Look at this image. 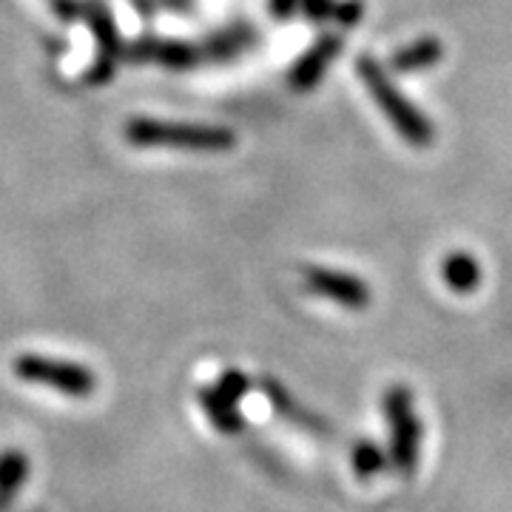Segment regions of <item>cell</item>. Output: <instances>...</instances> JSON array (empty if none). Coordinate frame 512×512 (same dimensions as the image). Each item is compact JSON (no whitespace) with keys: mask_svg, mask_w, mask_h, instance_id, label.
Returning <instances> with one entry per match:
<instances>
[{"mask_svg":"<svg viewBox=\"0 0 512 512\" xmlns=\"http://www.w3.org/2000/svg\"><path fill=\"white\" fill-rule=\"evenodd\" d=\"M202 404H205L208 416L217 421V427L228 430V433H234V430H237L239 419H237V413H234V404L228 402V399H222L217 390H214V393H205V396H202Z\"/></svg>","mask_w":512,"mask_h":512,"instance_id":"7c38bea8","label":"cell"},{"mask_svg":"<svg viewBox=\"0 0 512 512\" xmlns=\"http://www.w3.org/2000/svg\"><path fill=\"white\" fill-rule=\"evenodd\" d=\"M15 376L29 384H46L63 396L72 399H89L97 387V379L89 367L63 362V359H49V356H37V353H23L15 359Z\"/></svg>","mask_w":512,"mask_h":512,"instance_id":"3957f363","label":"cell"},{"mask_svg":"<svg viewBox=\"0 0 512 512\" xmlns=\"http://www.w3.org/2000/svg\"><path fill=\"white\" fill-rule=\"evenodd\" d=\"M26 476H29L26 453L18 450V447L3 450V453H0V512L12 510L20 487L26 484Z\"/></svg>","mask_w":512,"mask_h":512,"instance_id":"9c48e42d","label":"cell"},{"mask_svg":"<svg viewBox=\"0 0 512 512\" xmlns=\"http://www.w3.org/2000/svg\"><path fill=\"white\" fill-rule=\"evenodd\" d=\"M305 282L308 288L325 296V299H333L345 308H365L370 302V291L367 285L359 279V276L345 274V271H330V268H308L305 271Z\"/></svg>","mask_w":512,"mask_h":512,"instance_id":"5b68a950","label":"cell"},{"mask_svg":"<svg viewBox=\"0 0 512 512\" xmlns=\"http://www.w3.org/2000/svg\"><path fill=\"white\" fill-rule=\"evenodd\" d=\"M441 57H444V46H441L439 37H419V40L402 46L399 52H393L390 69L402 74L427 72V69H433L439 63Z\"/></svg>","mask_w":512,"mask_h":512,"instance_id":"ba28073f","label":"cell"},{"mask_svg":"<svg viewBox=\"0 0 512 512\" xmlns=\"http://www.w3.org/2000/svg\"><path fill=\"white\" fill-rule=\"evenodd\" d=\"M49 3H52L55 15H60L63 20H74L80 15V3H74V0H49Z\"/></svg>","mask_w":512,"mask_h":512,"instance_id":"e0dca14e","label":"cell"},{"mask_svg":"<svg viewBox=\"0 0 512 512\" xmlns=\"http://www.w3.org/2000/svg\"><path fill=\"white\" fill-rule=\"evenodd\" d=\"M356 69H359V77H362V83H365V89L370 92V97L379 103V109H382L384 117L390 120V126L402 134L404 143H410V146L416 148L433 146V140H436V128H433V123L424 117V111L416 109V106L396 89L393 77H390V72L384 69L382 63H376L373 57L365 55L359 57Z\"/></svg>","mask_w":512,"mask_h":512,"instance_id":"7a4b0ae2","label":"cell"},{"mask_svg":"<svg viewBox=\"0 0 512 512\" xmlns=\"http://www.w3.org/2000/svg\"><path fill=\"white\" fill-rule=\"evenodd\" d=\"M441 271H444L447 285L458 293L476 291L478 282H481V268L470 254H450L444 259Z\"/></svg>","mask_w":512,"mask_h":512,"instance_id":"8fae6325","label":"cell"},{"mask_svg":"<svg viewBox=\"0 0 512 512\" xmlns=\"http://www.w3.org/2000/svg\"><path fill=\"white\" fill-rule=\"evenodd\" d=\"M126 143L134 148H174V151H231L237 146V134L225 126L208 123H168L134 117L128 120Z\"/></svg>","mask_w":512,"mask_h":512,"instance_id":"6da1fadb","label":"cell"},{"mask_svg":"<svg viewBox=\"0 0 512 512\" xmlns=\"http://www.w3.org/2000/svg\"><path fill=\"white\" fill-rule=\"evenodd\" d=\"M134 55L154 60V63L168 66V69H191L200 60L202 52L197 46H188V43H140L134 49Z\"/></svg>","mask_w":512,"mask_h":512,"instance_id":"30bf717a","label":"cell"},{"mask_svg":"<svg viewBox=\"0 0 512 512\" xmlns=\"http://www.w3.org/2000/svg\"><path fill=\"white\" fill-rule=\"evenodd\" d=\"M302 9L311 20H328L333 15V0H302Z\"/></svg>","mask_w":512,"mask_h":512,"instance_id":"5bb4252c","label":"cell"},{"mask_svg":"<svg viewBox=\"0 0 512 512\" xmlns=\"http://www.w3.org/2000/svg\"><path fill=\"white\" fill-rule=\"evenodd\" d=\"M387 416L393 424V453L402 467H410L416 458V444H419V427L413 419V407H410V396L407 390L396 387L387 396Z\"/></svg>","mask_w":512,"mask_h":512,"instance_id":"8992f818","label":"cell"},{"mask_svg":"<svg viewBox=\"0 0 512 512\" xmlns=\"http://www.w3.org/2000/svg\"><path fill=\"white\" fill-rule=\"evenodd\" d=\"M80 12L89 20L94 37H97V49H100V57H97V63L92 66L94 72L89 74V80L92 83H103V80H109L111 74H114V66H117L120 35H117V26H114V20H111L109 9H106L103 0H86L80 6Z\"/></svg>","mask_w":512,"mask_h":512,"instance_id":"277c9868","label":"cell"},{"mask_svg":"<svg viewBox=\"0 0 512 512\" xmlns=\"http://www.w3.org/2000/svg\"><path fill=\"white\" fill-rule=\"evenodd\" d=\"M342 52V35H325L313 43L305 55L296 60V66L291 69V86L296 92H311L313 86L325 77L330 69V63L336 60V55Z\"/></svg>","mask_w":512,"mask_h":512,"instance_id":"52a82bcc","label":"cell"},{"mask_svg":"<svg viewBox=\"0 0 512 512\" xmlns=\"http://www.w3.org/2000/svg\"><path fill=\"white\" fill-rule=\"evenodd\" d=\"M299 6H302V0H271V12H274V18L279 20L293 18Z\"/></svg>","mask_w":512,"mask_h":512,"instance_id":"2e32d148","label":"cell"},{"mask_svg":"<svg viewBox=\"0 0 512 512\" xmlns=\"http://www.w3.org/2000/svg\"><path fill=\"white\" fill-rule=\"evenodd\" d=\"M356 467L359 473H370V470H379L382 467V458L373 447H359V456H356Z\"/></svg>","mask_w":512,"mask_h":512,"instance_id":"9a60e30c","label":"cell"},{"mask_svg":"<svg viewBox=\"0 0 512 512\" xmlns=\"http://www.w3.org/2000/svg\"><path fill=\"white\" fill-rule=\"evenodd\" d=\"M362 15H365V0H339V3H333V18H336V23H342L345 29L356 26L362 20Z\"/></svg>","mask_w":512,"mask_h":512,"instance_id":"4fadbf2b","label":"cell"}]
</instances>
